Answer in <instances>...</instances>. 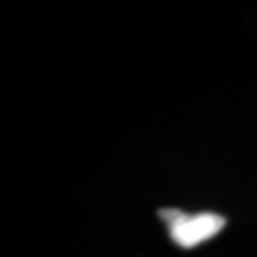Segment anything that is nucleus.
Masks as SVG:
<instances>
[{"label": "nucleus", "mask_w": 257, "mask_h": 257, "mask_svg": "<svg viewBox=\"0 0 257 257\" xmlns=\"http://www.w3.org/2000/svg\"><path fill=\"white\" fill-rule=\"evenodd\" d=\"M158 215L166 221L172 240L183 249L196 248L198 244L213 238L225 227V217L217 213L187 215L181 210L170 208V210H160Z\"/></svg>", "instance_id": "obj_1"}]
</instances>
